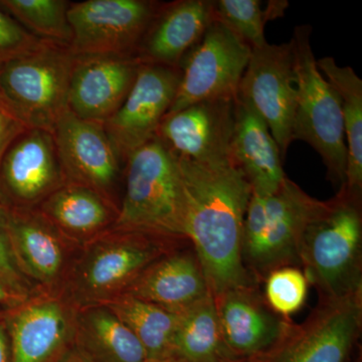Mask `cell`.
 I'll return each mask as SVG.
<instances>
[{
	"label": "cell",
	"instance_id": "18",
	"mask_svg": "<svg viewBox=\"0 0 362 362\" xmlns=\"http://www.w3.org/2000/svg\"><path fill=\"white\" fill-rule=\"evenodd\" d=\"M235 99L207 100L164 117L156 136L180 158L197 162L232 160Z\"/></svg>",
	"mask_w": 362,
	"mask_h": 362
},
{
	"label": "cell",
	"instance_id": "21",
	"mask_svg": "<svg viewBox=\"0 0 362 362\" xmlns=\"http://www.w3.org/2000/svg\"><path fill=\"white\" fill-rule=\"evenodd\" d=\"M209 294L201 261L188 240L156 259L124 295L180 312Z\"/></svg>",
	"mask_w": 362,
	"mask_h": 362
},
{
	"label": "cell",
	"instance_id": "6",
	"mask_svg": "<svg viewBox=\"0 0 362 362\" xmlns=\"http://www.w3.org/2000/svg\"><path fill=\"white\" fill-rule=\"evenodd\" d=\"M310 25H298L291 39L296 73L297 104L293 138L310 145L322 158L333 187L346 181L347 148L341 104L316 64Z\"/></svg>",
	"mask_w": 362,
	"mask_h": 362
},
{
	"label": "cell",
	"instance_id": "17",
	"mask_svg": "<svg viewBox=\"0 0 362 362\" xmlns=\"http://www.w3.org/2000/svg\"><path fill=\"white\" fill-rule=\"evenodd\" d=\"M214 298L223 340L239 362L264 356L293 323L272 310L261 285L233 288Z\"/></svg>",
	"mask_w": 362,
	"mask_h": 362
},
{
	"label": "cell",
	"instance_id": "19",
	"mask_svg": "<svg viewBox=\"0 0 362 362\" xmlns=\"http://www.w3.org/2000/svg\"><path fill=\"white\" fill-rule=\"evenodd\" d=\"M141 65L136 57H77L69 87V110L105 123L122 105Z\"/></svg>",
	"mask_w": 362,
	"mask_h": 362
},
{
	"label": "cell",
	"instance_id": "31",
	"mask_svg": "<svg viewBox=\"0 0 362 362\" xmlns=\"http://www.w3.org/2000/svg\"><path fill=\"white\" fill-rule=\"evenodd\" d=\"M0 281L6 286L14 301L18 302L37 291L21 271L14 254L6 209L0 204Z\"/></svg>",
	"mask_w": 362,
	"mask_h": 362
},
{
	"label": "cell",
	"instance_id": "4",
	"mask_svg": "<svg viewBox=\"0 0 362 362\" xmlns=\"http://www.w3.org/2000/svg\"><path fill=\"white\" fill-rule=\"evenodd\" d=\"M321 202L288 177L273 194L252 192L243 228L242 259L258 284L277 269L300 268L302 235Z\"/></svg>",
	"mask_w": 362,
	"mask_h": 362
},
{
	"label": "cell",
	"instance_id": "1",
	"mask_svg": "<svg viewBox=\"0 0 362 362\" xmlns=\"http://www.w3.org/2000/svg\"><path fill=\"white\" fill-rule=\"evenodd\" d=\"M175 158L187 202L185 235L201 261L211 295L258 284L242 259L243 228L252 192L246 176L232 160Z\"/></svg>",
	"mask_w": 362,
	"mask_h": 362
},
{
	"label": "cell",
	"instance_id": "35",
	"mask_svg": "<svg viewBox=\"0 0 362 362\" xmlns=\"http://www.w3.org/2000/svg\"><path fill=\"white\" fill-rule=\"evenodd\" d=\"M16 303L6 286L0 281V306H9Z\"/></svg>",
	"mask_w": 362,
	"mask_h": 362
},
{
	"label": "cell",
	"instance_id": "32",
	"mask_svg": "<svg viewBox=\"0 0 362 362\" xmlns=\"http://www.w3.org/2000/svg\"><path fill=\"white\" fill-rule=\"evenodd\" d=\"M45 40L37 39L0 8V66L30 54Z\"/></svg>",
	"mask_w": 362,
	"mask_h": 362
},
{
	"label": "cell",
	"instance_id": "16",
	"mask_svg": "<svg viewBox=\"0 0 362 362\" xmlns=\"http://www.w3.org/2000/svg\"><path fill=\"white\" fill-rule=\"evenodd\" d=\"M6 213L14 254L25 277L37 290L64 293L82 247L66 239L37 209H6Z\"/></svg>",
	"mask_w": 362,
	"mask_h": 362
},
{
	"label": "cell",
	"instance_id": "2",
	"mask_svg": "<svg viewBox=\"0 0 362 362\" xmlns=\"http://www.w3.org/2000/svg\"><path fill=\"white\" fill-rule=\"evenodd\" d=\"M187 242V238L115 226L81 247L64 294L78 309L110 304L156 259Z\"/></svg>",
	"mask_w": 362,
	"mask_h": 362
},
{
	"label": "cell",
	"instance_id": "11",
	"mask_svg": "<svg viewBox=\"0 0 362 362\" xmlns=\"http://www.w3.org/2000/svg\"><path fill=\"white\" fill-rule=\"evenodd\" d=\"M251 47L214 21L180 66L181 78L168 113L207 100L235 99Z\"/></svg>",
	"mask_w": 362,
	"mask_h": 362
},
{
	"label": "cell",
	"instance_id": "26",
	"mask_svg": "<svg viewBox=\"0 0 362 362\" xmlns=\"http://www.w3.org/2000/svg\"><path fill=\"white\" fill-rule=\"evenodd\" d=\"M319 71L339 97L347 148L346 181L350 194L362 197V81L350 66L335 59H317Z\"/></svg>",
	"mask_w": 362,
	"mask_h": 362
},
{
	"label": "cell",
	"instance_id": "28",
	"mask_svg": "<svg viewBox=\"0 0 362 362\" xmlns=\"http://www.w3.org/2000/svg\"><path fill=\"white\" fill-rule=\"evenodd\" d=\"M289 2L271 0H218L214 1V18L235 33L252 49L267 44V23L282 18Z\"/></svg>",
	"mask_w": 362,
	"mask_h": 362
},
{
	"label": "cell",
	"instance_id": "24",
	"mask_svg": "<svg viewBox=\"0 0 362 362\" xmlns=\"http://www.w3.org/2000/svg\"><path fill=\"white\" fill-rule=\"evenodd\" d=\"M74 350L86 362H146L134 333L107 305L78 310Z\"/></svg>",
	"mask_w": 362,
	"mask_h": 362
},
{
	"label": "cell",
	"instance_id": "29",
	"mask_svg": "<svg viewBox=\"0 0 362 362\" xmlns=\"http://www.w3.org/2000/svg\"><path fill=\"white\" fill-rule=\"evenodd\" d=\"M70 4L65 0H0V8L35 37L66 45L73 40Z\"/></svg>",
	"mask_w": 362,
	"mask_h": 362
},
{
	"label": "cell",
	"instance_id": "9",
	"mask_svg": "<svg viewBox=\"0 0 362 362\" xmlns=\"http://www.w3.org/2000/svg\"><path fill=\"white\" fill-rule=\"evenodd\" d=\"M0 309L11 341V362H63L73 352L78 309L64 293L37 290Z\"/></svg>",
	"mask_w": 362,
	"mask_h": 362
},
{
	"label": "cell",
	"instance_id": "12",
	"mask_svg": "<svg viewBox=\"0 0 362 362\" xmlns=\"http://www.w3.org/2000/svg\"><path fill=\"white\" fill-rule=\"evenodd\" d=\"M238 96L265 121L283 161L294 141L293 125L297 104L296 73L292 42L267 44L251 49Z\"/></svg>",
	"mask_w": 362,
	"mask_h": 362
},
{
	"label": "cell",
	"instance_id": "15",
	"mask_svg": "<svg viewBox=\"0 0 362 362\" xmlns=\"http://www.w3.org/2000/svg\"><path fill=\"white\" fill-rule=\"evenodd\" d=\"M66 180L54 134L28 128L0 161V204L8 209H35Z\"/></svg>",
	"mask_w": 362,
	"mask_h": 362
},
{
	"label": "cell",
	"instance_id": "27",
	"mask_svg": "<svg viewBox=\"0 0 362 362\" xmlns=\"http://www.w3.org/2000/svg\"><path fill=\"white\" fill-rule=\"evenodd\" d=\"M107 306L134 333L144 349L147 361L173 358L178 312L129 295H123Z\"/></svg>",
	"mask_w": 362,
	"mask_h": 362
},
{
	"label": "cell",
	"instance_id": "22",
	"mask_svg": "<svg viewBox=\"0 0 362 362\" xmlns=\"http://www.w3.org/2000/svg\"><path fill=\"white\" fill-rule=\"evenodd\" d=\"M230 158L256 194H273L287 177L280 150L265 121L239 96L235 100Z\"/></svg>",
	"mask_w": 362,
	"mask_h": 362
},
{
	"label": "cell",
	"instance_id": "34",
	"mask_svg": "<svg viewBox=\"0 0 362 362\" xmlns=\"http://www.w3.org/2000/svg\"><path fill=\"white\" fill-rule=\"evenodd\" d=\"M0 362H11V341L6 321L0 309Z\"/></svg>",
	"mask_w": 362,
	"mask_h": 362
},
{
	"label": "cell",
	"instance_id": "36",
	"mask_svg": "<svg viewBox=\"0 0 362 362\" xmlns=\"http://www.w3.org/2000/svg\"><path fill=\"white\" fill-rule=\"evenodd\" d=\"M63 362H86V361H84V359L82 358V357L78 356V354H77V352L75 351V350H73V352H71L70 356L66 357L65 361H64Z\"/></svg>",
	"mask_w": 362,
	"mask_h": 362
},
{
	"label": "cell",
	"instance_id": "25",
	"mask_svg": "<svg viewBox=\"0 0 362 362\" xmlns=\"http://www.w3.org/2000/svg\"><path fill=\"white\" fill-rule=\"evenodd\" d=\"M173 358L182 362H239L223 340L213 295L178 312Z\"/></svg>",
	"mask_w": 362,
	"mask_h": 362
},
{
	"label": "cell",
	"instance_id": "13",
	"mask_svg": "<svg viewBox=\"0 0 362 362\" xmlns=\"http://www.w3.org/2000/svg\"><path fill=\"white\" fill-rule=\"evenodd\" d=\"M66 183L99 192L120 207L122 163L117 157L104 124L66 112L52 131Z\"/></svg>",
	"mask_w": 362,
	"mask_h": 362
},
{
	"label": "cell",
	"instance_id": "23",
	"mask_svg": "<svg viewBox=\"0 0 362 362\" xmlns=\"http://www.w3.org/2000/svg\"><path fill=\"white\" fill-rule=\"evenodd\" d=\"M35 209L78 247L115 228L119 218V207L107 197L74 183H65Z\"/></svg>",
	"mask_w": 362,
	"mask_h": 362
},
{
	"label": "cell",
	"instance_id": "8",
	"mask_svg": "<svg viewBox=\"0 0 362 362\" xmlns=\"http://www.w3.org/2000/svg\"><path fill=\"white\" fill-rule=\"evenodd\" d=\"M361 329L362 291L320 299L303 323H292L273 349L252 362H346Z\"/></svg>",
	"mask_w": 362,
	"mask_h": 362
},
{
	"label": "cell",
	"instance_id": "7",
	"mask_svg": "<svg viewBox=\"0 0 362 362\" xmlns=\"http://www.w3.org/2000/svg\"><path fill=\"white\" fill-rule=\"evenodd\" d=\"M76 56L70 45L45 42L0 66V88L28 127L52 132L69 110V87Z\"/></svg>",
	"mask_w": 362,
	"mask_h": 362
},
{
	"label": "cell",
	"instance_id": "37",
	"mask_svg": "<svg viewBox=\"0 0 362 362\" xmlns=\"http://www.w3.org/2000/svg\"><path fill=\"white\" fill-rule=\"evenodd\" d=\"M146 362H182L180 361H177V359H168V361H146Z\"/></svg>",
	"mask_w": 362,
	"mask_h": 362
},
{
	"label": "cell",
	"instance_id": "10",
	"mask_svg": "<svg viewBox=\"0 0 362 362\" xmlns=\"http://www.w3.org/2000/svg\"><path fill=\"white\" fill-rule=\"evenodd\" d=\"M160 2L150 0H87L71 4L68 18L77 57H136Z\"/></svg>",
	"mask_w": 362,
	"mask_h": 362
},
{
	"label": "cell",
	"instance_id": "20",
	"mask_svg": "<svg viewBox=\"0 0 362 362\" xmlns=\"http://www.w3.org/2000/svg\"><path fill=\"white\" fill-rule=\"evenodd\" d=\"M213 0H178L162 4L138 47L141 64L180 69L188 52L214 21Z\"/></svg>",
	"mask_w": 362,
	"mask_h": 362
},
{
	"label": "cell",
	"instance_id": "33",
	"mask_svg": "<svg viewBox=\"0 0 362 362\" xmlns=\"http://www.w3.org/2000/svg\"><path fill=\"white\" fill-rule=\"evenodd\" d=\"M28 125L0 88V161L7 148Z\"/></svg>",
	"mask_w": 362,
	"mask_h": 362
},
{
	"label": "cell",
	"instance_id": "14",
	"mask_svg": "<svg viewBox=\"0 0 362 362\" xmlns=\"http://www.w3.org/2000/svg\"><path fill=\"white\" fill-rule=\"evenodd\" d=\"M180 69L141 64L120 108L105 121L104 128L121 163L157 130L175 101Z\"/></svg>",
	"mask_w": 362,
	"mask_h": 362
},
{
	"label": "cell",
	"instance_id": "3",
	"mask_svg": "<svg viewBox=\"0 0 362 362\" xmlns=\"http://www.w3.org/2000/svg\"><path fill=\"white\" fill-rule=\"evenodd\" d=\"M300 268L320 299L362 291V197L344 187L321 206L302 235Z\"/></svg>",
	"mask_w": 362,
	"mask_h": 362
},
{
	"label": "cell",
	"instance_id": "30",
	"mask_svg": "<svg viewBox=\"0 0 362 362\" xmlns=\"http://www.w3.org/2000/svg\"><path fill=\"white\" fill-rule=\"evenodd\" d=\"M263 295L270 308L289 318L303 307L308 294V280L299 267H283L264 281Z\"/></svg>",
	"mask_w": 362,
	"mask_h": 362
},
{
	"label": "cell",
	"instance_id": "5",
	"mask_svg": "<svg viewBox=\"0 0 362 362\" xmlns=\"http://www.w3.org/2000/svg\"><path fill=\"white\" fill-rule=\"evenodd\" d=\"M185 221L187 202L177 160L156 136L124 164L116 226L187 238Z\"/></svg>",
	"mask_w": 362,
	"mask_h": 362
}]
</instances>
